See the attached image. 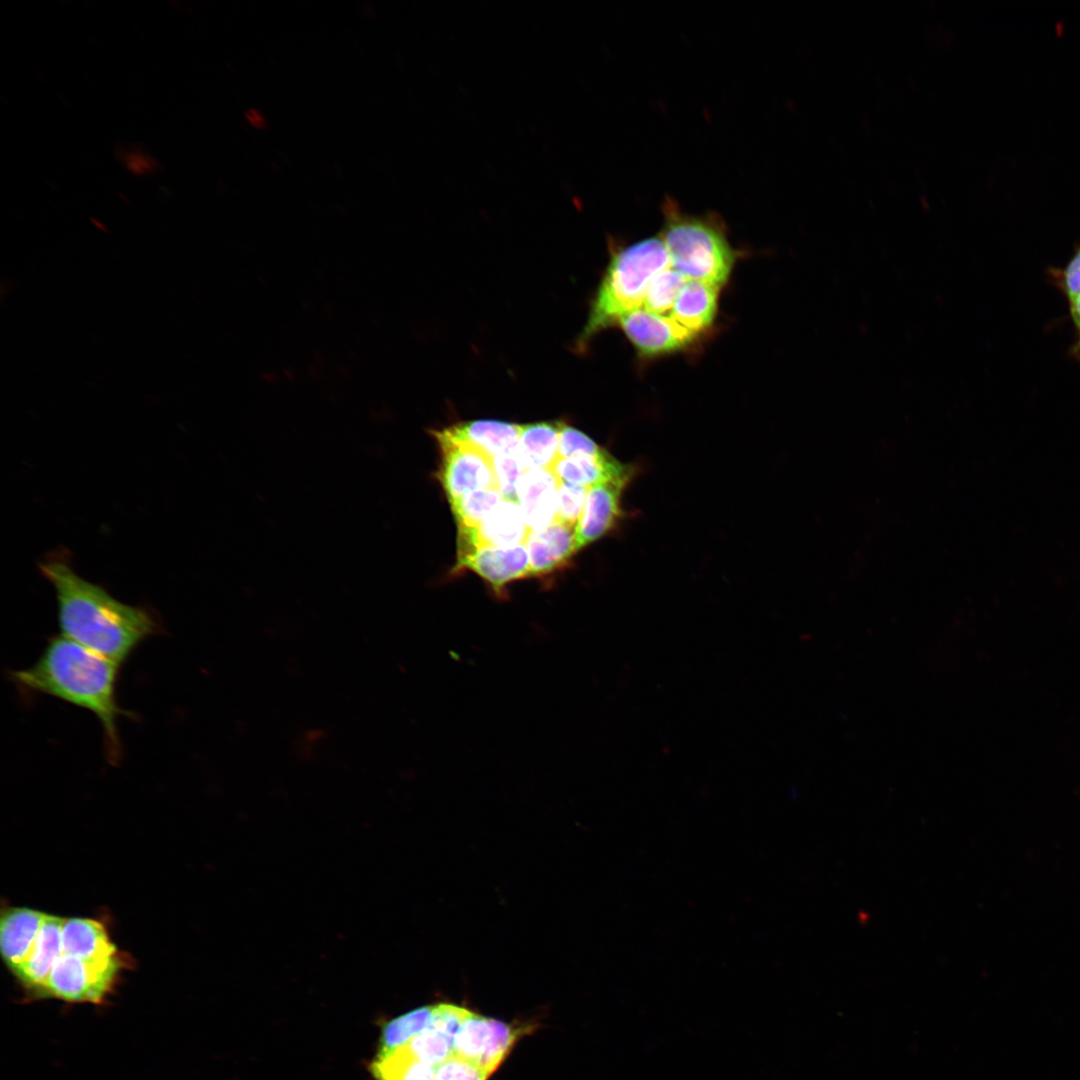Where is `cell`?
I'll list each match as a JSON object with an SVG mask.
<instances>
[{"label":"cell","mask_w":1080,"mask_h":1080,"mask_svg":"<svg viewBox=\"0 0 1080 1080\" xmlns=\"http://www.w3.org/2000/svg\"><path fill=\"white\" fill-rule=\"evenodd\" d=\"M39 569L54 588L61 635L84 647L122 664L159 631L149 610L125 604L80 577L64 557L50 556Z\"/></svg>","instance_id":"1"},{"label":"cell","mask_w":1080,"mask_h":1080,"mask_svg":"<svg viewBox=\"0 0 1080 1080\" xmlns=\"http://www.w3.org/2000/svg\"><path fill=\"white\" fill-rule=\"evenodd\" d=\"M120 664L63 636L49 639L29 668L11 679L25 689L47 694L91 712L100 722L108 760L120 759L117 721L123 711L116 696Z\"/></svg>","instance_id":"2"},{"label":"cell","mask_w":1080,"mask_h":1080,"mask_svg":"<svg viewBox=\"0 0 1080 1080\" xmlns=\"http://www.w3.org/2000/svg\"><path fill=\"white\" fill-rule=\"evenodd\" d=\"M669 265L660 237L644 239L616 252L594 296L577 347L584 350L597 333L642 308L650 281Z\"/></svg>","instance_id":"3"},{"label":"cell","mask_w":1080,"mask_h":1080,"mask_svg":"<svg viewBox=\"0 0 1080 1080\" xmlns=\"http://www.w3.org/2000/svg\"><path fill=\"white\" fill-rule=\"evenodd\" d=\"M662 211L661 239L670 266L688 280L721 287L728 280L736 258L721 219L713 213L687 214L669 196L663 201Z\"/></svg>","instance_id":"4"},{"label":"cell","mask_w":1080,"mask_h":1080,"mask_svg":"<svg viewBox=\"0 0 1080 1080\" xmlns=\"http://www.w3.org/2000/svg\"><path fill=\"white\" fill-rule=\"evenodd\" d=\"M432 435L441 452L438 479L449 503L473 491L490 487L498 489L491 457L454 438L445 428L434 430Z\"/></svg>","instance_id":"5"},{"label":"cell","mask_w":1080,"mask_h":1080,"mask_svg":"<svg viewBox=\"0 0 1080 1080\" xmlns=\"http://www.w3.org/2000/svg\"><path fill=\"white\" fill-rule=\"evenodd\" d=\"M120 959L90 962L66 954L54 964L40 994L68 1002H101L110 992Z\"/></svg>","instance_id":"6"},{"label":"cell","mask_w":1080,"mask_h":1080,"mask_svg":"<svg viewBox=\"0 0 1080 1080\" xmlns=\"http://www.w3.org/2000/svg\"><path fill=\"white\" fill-rule=\"evenodd\" d=\"M527 1031L529 1026L513 1025L471 1011L458 1031L453 1055L492 1074Z\"/></svg>","instance_id":"7"},{"label":"cell","mask_w":1080,"mask_h":1080,"mask_svg":"<svg viewBox=\"0 0 1080 1080\" xmlns=\"http://www.w3.org/2000/svg\"><path fill=\"white\" fill-rule=\"evenodd\" d=\"M617 324L635 348L645 356L681 350L697 336L669 315L657 314L644 308L624 315Z\"/></svg>","instance_id":"8"},{"label":"cell","mask_w":1080,"mask_h":1080,"mask_svg":"<svg viewBox=\"0 0 1080 1080\" xmlns=\"http://www.w3.org/2000/svg\"><path fill=\"white\" fill-rule=\"evenodd\" d=\"M470 570L480 576L498 597L505 587L516 580L531 576L528 550L525 544L511 547L481 546L457 560L453 572Z\"/></svg>","instance_id":"9"},{"label":"cell","mask_w":1080,"mask_h":1080,"mask_svg":"<svg viewBox=\"0 0 1080 1080\" xmlns=\"http://www.w3.org/2000/svg\"><path fill=\"white\" fill-rule=\"evenodd\" d=\"M632 478L603 481L588 487L576 525L578 551L609 533L622 516L621 498Z\"/></svg>","instance_id":"10"},{"label":"cell","mask_w":1080,"mask_h":1080,"mask_svg":"<svg viewBox=\"0 0 1080 1080\" xmlns=\"http://www.w3.org/2000/svg\"><path fill=\"white\" fill-rule=\"evenodd\" d=\"M470 1012L455 1004H435L429 1024L407 1044L408 1048L422 1062L439 1065L453 1055L456 1036Z\"/></svg>","instance_id":"11"},{"label":"cell","mask_w":1080,"mask_h":1080,"mask_svg":"<svg viewBox=\"0 0 1080 1080\" xmlns=\"http://www.w3.org/2000/svg\"><path fill=\"white\" fill-rule=\"evenodd\" d=\"M531 576H545L568 564L578 552L576 527L555 519L540 530H531L526 542Z\"/></svg>","instance_id":"12"},{"label":"cell","mask_w":1080,"mask_h":1080,"mask_svg":"<svg viewBox=\"0 0 1080 1080\" xmlns=\"http://www.w3.org/2000/svg\"><path fill=\"white\" fill-rule=\"evenodd\" d=\"M558 479L551 470L529 469L520 480L517 498L527 526L540 530L550 525L558 510Z\"/></svg>","instance_id":"13"},{"label":"cell","mask_w":1080,"mask_h":1080,"mask_svg":"<svg viewBox=\"0 0 1080 1080\" xmlns=\"http://www.w3.org/2000/svg\"><path fill=\"white\" fill-rule=\"evenodd\" d=\"M63 923L64 919L46 914L28 957L14 972L25 986L39 994L62 954Z\"/></svg>","instance_id":"14"},{"label":"cell","mask_w":1080,"mask_h":1080,"mask_svg":"<svg viewBox=\"0 0 1080 1080\" xmlns=\"http://www.w3.org/2000/svg\"><path fill=\"white\" fill-rule=\"evenodd\" d=\"M29 908H13L3 913L0 948L7 966L16 972L28 957L45 918Z\"/></svg>","instance_id":"15"},{"label":"cell","mask_w":1080,"mask_h":1080,"mask_svg":"<svg viewBox=\"0 0 1080 1080\" xmlns=\"http://www.w3.org/2000/svg\"><path fill=\"white\" fill-rule=\"evenodd\" d=\"M522 425L499 420H471L446 427L454 438L494 459L516 451Z\"/></svg>","instance_id":"16"},{"label":"cell","mask_w":1080,"mask_h":1080,"mask_svg":"<svg viewBox=\"0 0 1080 1080\" xmlns=\"http://www.w3.org/2000/svg\"><path fill=\"white\" fill-rule=\"evenodd\" d=\"M558 480L590 487L594 484L620 478H633V465L624 464L605 449L596 455L575 458H559L552 470Z\"/></svg>","instance_id":"17"},{"label":"cell","mask_w":1080,"mask_h":1080,"mask_svg":"<svg viewBox=\"0 0 1080 1080\" xmlns=\"http://www.w3.org/2000/svg\"><path fill=\"white\" fill-rule=\"evenodd\" d=\"M720 287L697 280H688L676 299L669 316L678 324L698 334L713 323Z\"/></svg>","instance_id":"18"},{"label":"cell","mask_w":1080,"mask_h":1080,"mask_svg":"<svg viewBox=\"0 0 1080 1080\" xmlns=\"http://www.w3.org/2000/svg\"><path fill=\"white\" fill-rule=\"evenodd\" d=\"M62 950L90 962H106L118 958L103 925L91 919L64 920Z\"/></svg>","instance_id":"19"},{"label":"cell","mask_w":1080,"mask_h":1080,"mask_svg":"<svg viewBox=\"0 0 1080 1080\" xmlns=\"http://www.w3.org/2000/svg\"><path fill=\"white\" fill-rule=\"evenodd\" d=\"M531 529L518 502L502 499L477 527L481 546L511 547L525 544Z\"/></svg>","instance_id":"20"},{"label":"cell","mask_w":1080,"mask_h":1080,"mask_svg":"<svg viewBox=\"0 0 1080 1080\" xmlns=\"http://www.w3.org/2000/svg\"><path fill=\"white\" fill-rule=\"evenodd\" d=\"M562 422L522 425L516 454L525 470H552L559 459L558 443Z\"/></svg>","instance_id":"21"},{"label":"cell","mask_w":1080,"mask_h":1080,"mask_svg":"<svg viewBox=\"0 0 1080 1080\" xmlns=\"http://www.w3.org/2000/svg\"><path fill=\"white\" fill-rule=\"evenodd\" d=\"M377 1080H434L435 1066L422 1062L407 1045L377 1054L370 1066Z\"/></svg>","instance_id":"22"},{"label":"cell","mask_w":1080,"mask_h":1080,"mask_svg":"<svg viewBox=\"0 0 1080 1080\" xmlns=\"http://www.w3.org/2000/svg\"><path fill=\"white\" fill-rule=\"evenodd\" d=\"M435 1005H426L386 1022L381 1030L378 1054L391 1052L407 1045L429 1024Z\"/></svg>","instance_id":"23"},{"label":"cell","mask_w":1080,"mask_h":1080,"mask_svg":"<svg viewBox=\"0 0 1080 1080\" xmlns=\"http://www.w3.org/2000/svg\"><path fill=\"white\" fill-rule=\"evenodd\" d=\"M688 279L670 265L650 281L644 301V309L665 315L670 312Z\"/></svg>","instance_id":"24"},{"label":"cell","mask_w":1080,"mask_h":1080,"mask_svg":"<svg viewBox=\"0 0 1080 1080\" xmlns=\"http://www.w3.org/2000/svg\"><path fill=\"white\" fill-rule=\"evenodd\" d=\"M495 487L470 492L450 503L457 526L478 527L488 512L502 500Z\"/></svg>","instance_id":"25"},{"label":"cell","mask_w":1080,"mask_h":1080,"mask_svg":"<svg viewBox=\"0 0 1080 1080\" xmlns=\"http://www.w3.org/2000/svg\"><path fill=\"white\" fill-rule=\"evenodd\" d=\"M493 467L498 490L504 500L518 502L517 490L520 480L526 471L522 466L516 452L497 456L493 459Z\"/></svg>","instance_id":"26"},{"label":"cell","mask_w":1080,"mask_h":1080,"mask_svg":"<svg viewBox=\"0 0 1080 1080\" xmlns=\"http://www.w3.org/2000/svg\"><path fill=\"white\" fill-rule=\"evenodd\" d=\"M120 164L137 177L152 176L160 171V162L144 147L137 144H120L115 149Z\"/></svg>","instance_id":"27"},{"label":"cell","mask_w":1080,"mask_h":1080,"mask_svg":"<svg viewBox=\"0 0 1080 1080\" xmlns=\"http://www.w3.org/2000/svg\"><path fill=\"white\" fill-rule=\"evenodd\" d=\"M558 510L555 519L576 527L586 499L588 487L558 480Z\"/></svg>","instance_id":"28"},{"label":"cell","mask_w":1080,"mask_h":1080,"mask_svg":"<svg viewBox=\"0 0 1080 1080\" xmlns=\"http://www.w3.org/2000/svg\"><path fill=\"white\" fill-rule=\"evenodd\" d=\"M603 450V448L584 432L562 422L559 431V458L569 459L581 456H591L599 454Z\"/></svg>","instance_id":"29"},{"label":"cell","mask_w":1080,"mask_h":1080,"mask_svg":"<svg viewBox=\"0 0 1080 1080\" xmlns=\"http://www.w3.org/2000/svg\"><path fill=\"white\" fill-rule=\"evenodd\" d=\"M490 1074L475 1063L452 1055L435 1066L434 1080H487Z\"/></svg>","instance_id":"30"},{"label":"cell","mask_w":1080,"mask_h":1080,"mask_svg":"<svg viewBox=\"0 0 1080 1080\" xmlns=\"http://www.w3.org/2000/svg\"><path fill=\"white\" fill-rule=\"evenodd\" d=\"M1062 287L1069 302L1080 294V249L1063 271Z\"/></svg>","instance_id":"31"},{"label":"cell","mask_w":1080,"mask_h":1080,"mask_svg":"<svg viewBox=\"0 0 1080 1080\" xmlns=\"http://www.w3.org/2000/svg\"><path fill=\"white\" fill-rule=\"evenodd\" d=\"M1069 303L1073 322L1076 325L1080 335V294Z\"/></svg>","instance_id":"32"},{"label":"cell","mask_w":1080,"mask_h":1080,"mask_svg":"<svg viewBox=\"0 0 1080 1080\" xmlns=\"http://www.w3.org/2000/svg\"><path fill=\"white\" fill-rule=\"evenodd\" d=\"M1078 346H1079V348H1080V335H1079V341H1078Z\"/></svg>","instance_id":"33"}]
</instances>
